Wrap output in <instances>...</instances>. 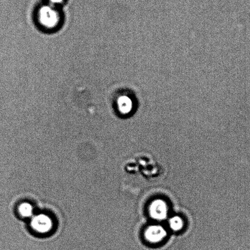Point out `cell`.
<instances>
[{"mask_svg": "<svg viewBox=\"0 0 250 250\" xmlns=\"http://www.w3.org/2000/svg\"><path fill=\"white\" fill-rule=\"evenodd\" d=\"M167 232L161 225L149 226L146 229L144 236L146 240L150 244H159L166 238Z\"/></svg>", "mask_w": 250, "mask_h": 250, "instance_id": "1", "label": "cell"}, {"mask_svg": "<svg viewBox=\"0 0 250 250\" xmlns=\"http://www.w3.org/2000/svg\"><path fill=\"white\" fill-rule=\"evenodd\" d=\"M39 19L41 25L47 28H55L59 23V16L58 13L49 8H43L41 9Z\"/></svg>", "mask_w": 250, "mask_h": 250, "instance_id": "2", "label": "cell"}, {"mask_svg": "<svg viewBox=\"0 0 250 250\" xmlns=\"http://www.w3.org/2000/svg\"><path fill=\"white\" fill-rule=\"evenodd\" d=\"M149 213L153 219L159 221L164 220L168 215V206L165 201L157 199L150 203Z\"/></svg>", "mask_w": 250, "mask_h": 250, "instance_id": "3", "label": "cell"}, {"mask_svg": "<svg viewBox=\"0 0 250 250\" xmlns=\"http://www.w3.org/2000/svg\"><path fill=\"white\" fill-rule=\"evenodd\" d=\"M33 229L38 232L46 233L52 229V222L50 217L45 215H39L32 221Z\"/></svg>", "mask_w": 250, "mask_h": 250, "instance_id": "4", "label": "cell"}, {"mask_svg": "<svg viewBox=\"0 0 250 250\" xmlns=\"http://www.w3.org/2000/svg\"><path fill=\"white\" fill-rule=\"evenodd\" d=\"M117 107L119 112L124 115H128L133 110V99L127 95H122L117 99Z\"/></svg>", "mask_w": 250, "mask_h": 250, "instance_id": "5", "label": "cell"}, {"mask_svg": "<svg viewBox=\"0 0 250 250\" xmlns=\"http://www.w3.org/2000/svg\"><path fill=\"white\" fill-rule=\"evenodd\" d=\"M184 225L183 218L179 216H174L169 220V228L173 231L178 232L183 229Z\"/></svg>", "mask_w": 250, "mask_h": 250, "instance_id": "6", "label": "cell"}, {"mask_svg": "<svg viewBox=\"0 0 250 250\" xmlns=\"http://www.w3.org/2000/svg\"><path fill=\"white\" fill-rule=\"evenodd\" d=\"M20 211L21 215L25 216V217H28L32 212V208L28 204H23L21 206Z\"/></svg>", "mask_w": 250, "mask_h": 250, "instance_id": "7", "label": "cell"}, {"mask_svg": "<svg viewBox=\"0 0 250 250\" xmlns=\"http://www.w3.org/2000/svg\"><path fill=\"white\" fill-rule=\"evenodd\" d=\"M54 3H59L62 0H51Z\"/></svg>", "mask_w": 250, "mask_h": 250, "instance_id": "8", "label": "cell"}]
</instances>
